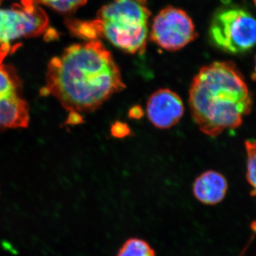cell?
I'll return each mask as SVG.
<instances>
[{"label": "cell", "instance_id": "obj_2", "mask_svg": "<svg viewBox=\"0 0 256 256\" xmlns=\"http://www.w3.org/2000/svg\"><path fill=\"white\" fill-rule=\"evenodd\" d=\"M188 102L194 120L210 137L242 126L252 107L246 82L232 62L202 67L192 80Z\"/></svg>", "mask_w": 256, "mask_h": 256}, {"label": "cell", "instance_id": "obj_15", "mask_svg": "<svg viewBox=\"0 0 256 256\" xmlns=\"http://www.w3.org/2000/svg\"><path fill=\"white\" fill-rule=\"evenodd\" d=\"M254 3H255L256 6V0H254Z\"/></svg>", "mask_w": 256, "mask_h": 256}, {"label": "cell", "instance_id": "obj_11", "mask_svg": "<svg viewBox=\"0 0 256 256\" xmlns=\"http://www.w3.org/2000/svg\"><path fill=\"white\" fill-rule=\"evenodd\" d=\"M245 146L247 153V180L252 188L250 194L256 196V140L246 141ZM250 227L256 234V220Z\"/></svg>", "mask_w": 256, "mask_h": 256}, {"label": "cell", "instance_id": "obj_8", "mask_svg": "<svg viewBox=\"0 0 256 256\" xmlns=\"http://www.w3.org/2000/svg\"><path fill=\"white\" fill-rule=\"evenodd\" d=\"M146 112L153 126L160 129H168L180 122L184 112V106L176 92L161 88L150 96Z\"/></svg>", "mask_w": 256, "mask_h": 256}, {"label": "cell", "instance_id": "obj_16", "mask_svg": "<svg viewBox=\"0 0 256 256\" xmlns=\"http://www.w3.org/2000/svg\"><path fill=\"white\" fill-rule=\"evenodd\" d=\"M2 2V0H0V4H1Z\"/></svg>", "mask_w": 256, "mask_h": 256}, {"label": "cell", "instance_id": "obj_7", "mask_svg": "<svg viewBox=\"0 0 256 256\" xmlns=\"http://www.w3.org/2000/svg\"><path fill=\"white\" fill-rule=\"evenodd\" d=\"M28 121L20 78L11 67L0 63V129L26 128Z\"/></svg>", "mask_w": 256, "mask_h": 256}, {"label": "cell", "instance_id": "obj_10", "mask_svg": "<svg viewBox=\"0 0 256 256\" xmlns=\"http://www.w3.org/2000/svg\"><path fill=\"white\" fill-rule=\"evenodd\" d=\"M116 256H156V252L146 240L131 238L122 244Z\"/></svg>", "mask_w": 256, "mask_h": 256}, {"label": "cell", "instance_id": "obj_14", "mask_svg": "<svg viewBox=\"0 0 256 256\" xmlns=\"http://www.w3.org/2000/svg\"><path fill=\"white\" fill-rule=\"evenodd\" d=\"M252 80H256V56L255 60V67H254V73H252Z\"/></svg>", "mask_w": 256, "mask_h": 256}, {"label": "cell", "instance_id": "obj_6", "mask_svg": "<svg viewBox=\"0 0 256 256\" xmlns=\"http://www.w3.org/2000/svg\"><path fill=\"white\" fill-rule=\"evenodd\" d=\"M149 33L152 42L170 52L181 50L198 36L190 15L172 6L162 10L154 16Z\"/></svg>", "mask_w": 256, "mask_h": 256}, {"label": "cell", "instance_id": "obj_13", "mask_svg": "<svg viewBox=\"0 0 256 256\" xmlns=\"http://www.w3.org/2000/svg\"><path fill=\"white\" fill-rule=\"evenodd\" d=\"M129 131L127 126L121 122H117L112 128V136H116V137L122 138L124 136H127Z\"/></svg>", "mask_w": 256, "mask_h": 256}, {"label": "cell", "instance_id": "obj_9", "mask_svg": "<svg viewBox=\"0 0 256 256\" xmlns=\"http://www.w3.org/2000/svg\"><path fill=\"white\" fill-rule=\"evenodd\" d=\"M228 186V182L223 174L210 170L202 173L195 180L193 193L198 202L212 206L223 201Z\"/></svg>", "mask_w": 256, "mask_h": 256}, {"label": "cell", "instance_id": "obj_4", "mask_svg": "<svg viewBox=\"0 0 256 256\" xmlns=\"http://www.w3.org/2000/svg\"><path fill=\"white\" fill-rule=\"evenodd\" d=\"M210 36L215 46L227 53L247 52L256 45V18L236 5L220 8L212 18Z\"/></svg>", "mask_w": 256, "mask_h": 256}, {"label": "cell", "instance_id": "obj_5", "mask_svg": "<svg viewBox=\"0 0 256 256\" xmlns=\"http://www.w3.org/2000/svg\"><path fill=\"white\" fill-rule=\"evenodd\" d=\"M48 26L46 12L34 0H22L21 4L0 9V63L18 48L16 42L41 35Z\"/></svg>", "mask_w": 256, "mask_h": 256}, {"label": "cell", "instance_id": "obj_1", "mask_svg": "<svg viewBox=\"0 0 256 256\" xmlns=\"http://www.w3.org/2000/svg\"><path fill=\"white\" fill-rule=\"evenodd\" d=\"M126 88L118 66L99 40L76 44L48 65L43 92L68 112V124L82 122V114L98 108Z\"/></svg>", "mask_w": 256, "mask_h": 256}, {"label": "cell", "instance_id": "obj_12", "mask_svg": "<svg viewBox=\"0 0 256 256\" xmlns=\"http://www.w3.org/2000/svg\"><path fill=\"white\" fill-rule=\"evenodd\" d=\"M60 12H70L78 9L87 2V0H34Z\"/></svg>", "mask_w": 256, "mask_h": 256}, {"label": "cell", "instance_id": "obj_3", "mask_svg": "<svg viewBox=\"0 0 256 256\" xmlns=\"http://www.w3.org/2000/svg\"><path fill=\"white\" fill-rule=\"evenodd\" d=\"M146 0H112L90 21L74 22L70 30L86 41L104 38L126 53L142 54L150 32Z\"/></svg>", "mask_w": 256, "mask_h": 256}]
</instances>
